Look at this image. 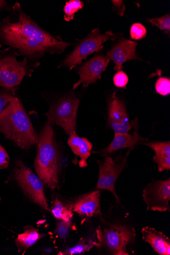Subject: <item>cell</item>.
Masks as SVG:
<instances>
[{"mask_svg":"<svg viewBox=\"0 0 170 255\" xmlns=\"http://www.w3.org/2000/svg\"><path fill=\"white\" fill-rule=\"evenodd\" d=\"M108 124L115 134L128 133L133 128L127 108L124 103L118 99L116 92H113L108 103Z\"/></svg>","mask_w":170,"mask_h":255,"instance_id":"cell-11","label":"cell"},{"mask_svg":"<svg viewBox=\"0 0 170 255\" xmlns=\"http://www.w3.org/2000/svg\"><path fill=\"white\" fill-rule=\"evenodd\" d=\"M148 211L165 212L169 210L170 179L154 180L143 191Z\"/></svg>","mask_w":170,"mask_h":255,"instance_id":"cell-10","label":"cell"},{"mask_svg":"<svg viewBox=\"0 0 170 255\" xmlns=\"http://www.w3.org/2000/svg\"><path fill=\"white\" fill-rule=\"evenodd\" d=\"M14 89H8L4 88L0 90V113H1L11 100L15 97Z\"/></svg>","mask_w":170,"mask_h":255,"instance_id":"cell-24","label":"cell"},{"mask_svg":"<svg viewBox=\"0 0 170 255\" xmlns=\"http://www.w3.org/2000/svg\"><path fill=\"white\" fill-rule=\"evenodd\" d=\"M35 168L44 185L54 190L58 187V152L52 126L46 123L38 135Z\"/></svg>","mask_w":170,"mask_h":255,"instance_id":"cell-3","label":"cell"},{"mask_svg":"<svg viewBox=\"0 0 170 255\" xmlns=\"http://www.w3.org/2000/svg\"><path fill=\"white\" fill-rule=\"evenodd\" d=\"M113 82L117 88H126L129 82V77L124 72L120 71L114 75Z\"/></svg>","mask_w":170,"mask_h":255,"instance_id":"cell-28","label":"cell"},{"mask_svg":"<svg viewBox=\"0 0 170 255\" xmlns=\"http://www.w3.org/2000/svg\"><path fill=\"white\" fill-rule=\"evenodd\" d=\"M51 211L56 219L61 221H70L74 216L71 208L64 205L58 198L56 199Z\"/></svg>","mask_w":170,"mask_h":255,"instance_id":"cell-20","label":"cell"},{"mask_svg":"<svg viewBox=\"0 0 170 255\" xmlns=\"http://www.w3.org/2000/svg\"><path fill=\"white\" fill-rule=\"evenodd\" d=\"M73 212L91 217L96 215H101L100 206V191H94L80 198L71 207Z\"/></svg>","mask_w":170,"mask_h":255,"instance_id":"cell-15","label":"cell"},{"mask_svg":"<svg viewBox=\"0 0 170 255\" xmlns=\"http://www.w3.org/2000/svg\"><path fill=\"white\" fill-rule=\"evenodd\" d=\"M133 122L135 128L133 134L129 133L115 134L114 137L111 144L102 151L96 153L100 154L102 156H106L121 149L127 148L134 149L136 146L146 140L139 133V125L137 119H136Z\"/></svg>","mask_w":170,"mask_h":255,"instance_id":"cell-14","label":"cell"},{"mask_svg":"<svg viewBox=\"0 0 170 255\" xmlns=\"http://www.w3.org/2000/svg\"><path fill=\"white\" fill-rule=\"evenodd\" d=\"M99 235V245L104 246L111 254L128 255L127 246L135 238V232L127 226L114 225Z\"/></svg>","mask_w":170,"mask_h":255,"instance_id":"cell-8","label":"cell"},{"mask_svg":"<svg viewBox=\"0 0 170 255\" xmlns=\"http://www.w3.org/2000/svg\"><path fill=\"white\" fill-rule=\"evenodd\" d=\"M142 238L159 254L170 255V241L164 234L149 226L142 229Z\"/></svg>","mask_w":170,"mask_h":255,"instance_id":"cell-16","label":"cell"},{"mask_svg":"<svg viewBox=\"0 0 170 255\" xmlns=\"http://www.w3.org/2000/svg\"><path fill=\"white\" fill-rule=\"evenodd\" d=\"M113 4V8L119 15H124L126 11V6L123 1H112Z\"/></svg>","mask_w":170,"mask_h":255,"instance_id":"cell-30","label":"cell"},{"mask_svg":"<svg viewBox=\"0 0 170 255\" xmlns=\"http://www.w3.org/2000/svg\"><path fill=\"white\" fill-rule=\"evenodd\" d=\"M133 149L130 148L124 157L119 156L116 159L107 155L105 160L99 163V177L96 189L109 191L119 202V197L115 191V182L121 173L127 167L128 158Z\"/></svg>","mask_w":170,"mask_h":255,"instance_id":"cell-9","label":"cell"},{"mask_svg":"<svg viewBox=\"0 0 170 255\" xmlns=\"http://www.w3.org/2000/svg\"><path fill=\"white\" fill-rule=\"evenodd\" d=\"M45 236L40 234L37 229L31 226L26 227L23 233L19 235L15 240L18 251L29 249Z\"/></svg>","mask_w":170,"mask_h":255,"instance_id":"cell-19","label":"cell"},{"mask_svg":"<svg viewBox=\"0 0 170 255\" xmlns=\"http://www.w3.org/2000/svg\"><path fill=\"white\" fill-rule=\"evenodd\" d=\"M110 59L102 55H95L86 62L79 68L77 72L80 76L79 81L73 87L75 90L81 84L87 88L92 84H95L101 79L102 74L107 70Z\"/></svg>","mask_w":170,"mask_h":255,"instance_id":"cell-12","label":"cell"},{"mask_svg":"<svg viewBox=\"0 0 170 255\" xmlns=\"http://www.w3.org/2000/svg\"><path fill=\"white\" fill-rule=\"evenodd\" d=\"M147 29L140 23H135L131 28V38L134 40H141L147 35Z\"/></svg>","mask_w":170,"mask_h":255,"instance_id":"cell-26","label":"cell"},{"mask_svg":"<svg viewBox=\"0 0 170 255\" xmlns=\"http://www.w3.org/2000/svg\"><path fill=\"white\" fill-rule=\"evenodd\" d=\"M9 161L10 158L7 151L0 145V169L7 168Z\"/></svg>","mask_w":170,"mask_h":255,"instance_id":"cell-29","label":"cell"},{"mask_svg":"<svg viewBox=\"0 0 170 255\" xmlns=\"http://www.w3.org/2000/svg\"><path fill=\"white\" fill-rule=\"evenodd\" d=\"M80 100L74 92L64 95L50 105L45 114L47 123L61 127L66 134L77 131V118Z\"/></svg>","mask_w":170,"mask_h":255,"instance_id":"cell-4","label":"cell"},{"mask_svg":"<svg viewBox=\"0 0 170 255\" xmlns=\"http://www.w3.org/2000/svg\"><path fill=\"white\" fill-rule=\"evenodd\" d=\"M0 132L22 149H29L38 143V134L16 97L0 113Z\"/></svg>","mask_w":170,"mask_h":255,"instance_id":"cell-2","label":"cell"},{"mask_svg":"<svg viewBox=\"0 0 170 255\" xmlns=\"http://www.w3.org/2000/svg\"><path fill=\"white\" fill-rule=\"evenodd\" d=\"M19 55L15 50L7 48H0V86L14 89L20 85L24 77H32L34 69L26 59L18 61Z\"/></svg>","mask_w":170,"mask_h":255,"instance_id":"cell-5","label":"cell"},{"mask_svg":"<svg viewBox=\"0 0 170 255\" xmlns=\"http://www.w3.org/2000/svg\"><path fill=\"white\" fill-rule=\"evenodd\" d=\"M74 44L43 29L17 2L11 13L0 20V48L6 46L13 49L33 69L40 66V60L45 55H60Z\"/></svg>","mask_w":170,"mask_h":255,"instance_id":"cell-1","label":"cell"},{"mask_svg":"<svg viewBox=\"0 0 170 255\" xmlns=\"http://www.w3.org/2000/svg\"><path fill=\"white\" fill-rule=\"evenodd\" d=\"M84 6L83 2L80 0H70L66 2L63 8L64 20L69 22L74 19L76 13L82 9Z\"/></svg>","mask_w":170,"mask_h":255,"instance_id":"cell-21","label":"cell"},{"mask_svg":"<svg viewBox=\"0 0 170 255\" xmlns=\"http://www.w3.org/2000/svg\"><path fill=\"white\" fill-rule=\"evenodd\" d=\"M71 227V221H62L57 225L56 235L61 239H65L68 237Z\"/></svg>","mask_w":170,"mask_h":255,"instance_id":"cell-27","label":"cell"},{"mask_svg":"<svg viewBox=\"0 0 170 255\" xmlns=\"http://www.w3.org/2000/svg\"><path fill=\"white\" fill-rule=\"evenodd\" d=\"M154 26L158 27L161 30L165 31V34L170 35V15L147 19Z\"/></svg>","mask_w":170,"mask_h":255,"instance_id":"cell-23","label":"cell"},{"mask_svg":"<svg viewBox=\"0 0 170 255\" xmlns=\"http://www.w3.org/2000/svg\"><path fill=\"white\" fill-rule=\"evenodd\" d=\"M118 34L109 31L102 34L99 28L93 30L85 38L80 40L75 48L60 63L58 68L68 67L70 71L76 68L88 56L103 49V44L108 40L115 41Z\"/></svg>","mask_w":170,"mask_h":255,"instance_id":"cell-6","label":"cell"},{"mask_svg":"<svg viewBox=\"0 0 170 255\" xmlns=\"http://www.w3.org/2000/svg\"><path fill=\"white\" fill-rule=\"evenodd\" d=\"M14 176L20 187L29 198L43 210L49 211L44 193L43 183L39 177L20 160L16 162Z\"/></svg>","mask_w":170,"mask_h":255,"instance_id":"cell-7","label":"cell"},{"mask_svg":"<svg viewBox=\"0 0 170 255\" xmlns=\"http://www.w3.org/2000/svg\"><path fill=\"white\" fill-rule=\"evenodd\" d=\"M95 245H96L95 243L86 242V241L82 240L74 247L66 249L64 252L62 253V255H72L83 254L89 251Z\"/></svg>","mask_w":170,"mask_h":255,"instance_id":"cell-22","label":"cell"},{"mask_svg":"<svg viewBox=\"0 0 170 255\" xmlns=\"http://www.w3.org/2000/svg\"><path fill=\"white\" fill-rule=\"evenodd\" d=\"M68 144L72 151L80 157L79 166L85 168L88 166L87 160L90 157L93 148L92 144L85 137H81L76 131L69 135Z\"/></svg>","mask_w":170,"mask_h":255,"instance_id":"cell-17","label":"cell"},{"mask_svg":"<svg viewBox=\"0 0 170 255\" xmlns=\"http://www.w3.org/2000/svg\"><path fill=\"white\" fill-rule=\"evenodd\" d=\"M155 88L160 95L165 97L170 94V80L166 77L160 78L156 82Z\"/></svg>","mask_w":170,"mask_h":255,"instance_id":"cell-25","label":"cell"},{"mask_svg":"<svg viewBox=\"0 0 170 255\" xmlns=\"http://www.w3.org/2000/svg\"><path fill=\"white\" fill-rule=\"evenodd\" d=\"M138 43L123 38L121 39L108 52L107 57L115 64L114 69L119 72L123 68V64L129 60L139 59L136 54Z\"/></svg>","mask_w":170,"mask_h":255,"instance_id":"cell-13","label":"cell"},{"mask_svg":"<svg viewBox=\"0 0 170 255\" xmlns=\"http://www.w3.org/2000/svg\"><path fill=\"white\" fill-rule=\"evenodd\" d=\"M155 152L154 160L161 172L170 169V142L144 143Z\"/></svg>","mask_w":170,"mask_h":255,"instance_id":"cell-18","label":"cell"},{"mask_svg":"<svg viewBox=\"0 0 170 255\" xmlns=\"http://www.w3.org/2000/svg\"><path fill=\"white\" fill-rule=\"evenodd\" d=\"M12 8L5 0H0V11H11Z\"/></svg>","mask_w":170,"mask_h":255,"instance_id":"cell-31","label":"cell"}]
</instances>
